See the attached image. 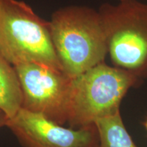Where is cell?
<instances>
[{"mask_svg":"<svg viewBox=\"0 0 147 147\" xmlns=\"http://www.w3.org/2000/svg\"><path fill=\"white\" fill-rule=\"evenodd\" d=\"M23 91L14 65L0 54V110L8 119L23 106Z\"/></svg>","mask_w":147,"mask_h":147,"instance_id":"52a82bcc","label":"cell"},{"mask_svg":"<svg viewBox=\"0 0 147 147\" xmlns=\"http://www.w3.org/2000/svg\"><path fill=\"white\" fill-rule=\"evenodd\" d=\"M113 65L141 80L147 78V3L123 0L99 9Z\"/></svg>","mask_w":147,"mask_h":147,"instance_id":"277c9868","label":"cell"},{"mask_svg":"<svg viewBox=\"0 0 147 147\" xmlns=\"http://www.w3.org/2000/svg\"><path fill=\"white\" fill-rule=\"evenodd\" d=\"M6 127L24 147H97L95 125L67 128L41 114L21 108Z\"/></svg>","mask_w":147,"mask_h":147,"instance_id":"8992f818","label":"cell"},{"mask_svg":"<svg viewBox=\"0 0 147 147\" xmlns=\"http://www.w3.org/2000/svg\"><path fill=\"white\" fill-rule=\"evenodd\" d=\"M14 67L23 91L22 108L61 125L67 123L71 78L62 71L40 63Z\"/></svg>","mask_w":147,"mask_h":147,"instance_id":"5b68a950","label":"cell"},{"mask_svg":"<svg viewBox=\"0 0 147 147\" xmlns=\"http://www.w3.org/2000/svg\"><path fill=\"white\" fill-rule=\"evenodd\" d=\"M140 81L105 62L71 78L67 123L74 129L94 125L99 119L119 113L123 98Z\"/></svg>","mask_w":147,"mask_h":147,"instance_id":"7a4b0ae2","label":"cell"},{"mask_svg":"<svg viewBox=\"0 0 147 147\" xmlns=\"http://www.w3.org/2000/svg\"><path fill=\"white\" fill-rule=\"evenodd\" d=\"M144 126H145V127H146V130H147V119H146V121H145V123H144Z\"/></svg>","mask_w":147,"mask_h":147,"instance_id":"30bf717a","label":"cell"},{"mask_svg":"<svg viewBox=\"0 0 147 147\" xmlns=\"http://www.w3.org/2000/svg\"><path fill=\"white\" fill-rule=\"evenodd\" d=\"M95 125L98 134L97 147H138L123 122L120 112L99 119Z\"/></svg>","mask_w":147,"mask_h":147,"instance_id":"ba28073f","label":"cell"},{"mask_svg":"<svg viewBox=\"0 0 147 147\" xmlns=\"http://www.w3.org/2000/svg\"><path fill=\"white\" fill-rule=\"evenodd\" d=\"M49 23L62 71L69 78L105 62L107 40L98 10L67 6L55 11Z\"/></svg>","mask_w":147,"mask_h":147,"instance_id":"6da1fadb","label":"cell"},{"mask_svg":"<svg viewBox=\"0 0 147 147\" xmlns=\"http://www.w3.org/2000/svg\"><path fill=\"white\" fill-rule=\"evenodd\" d=\"M0 54L14 66L36 63L62 71L49 22L23 1L0 0Z\"/></svg>","mask_w":147,"mask_h":147,"instance_id":"3957f363","label":"cell"},{"mask_svg":"<svg viewBox=\"0 0 147 147\" xmlns=\"http://www.w3.org/2000/svg\"><path fill=\"white\" fill-rule=\"evenodd\" d=\"M7 121H8V117L3 111L0 110V128L6 125Z\"/></svg>","mask_w":147,"mask_h":147,"instance_id":"9c48e42d","label":"cell"},{"mask_svg":"<svg viewBox=\"0 0 147 147\" xmlns=\"http://www.w3.org/2000/svg\"><path fill=\"white\" fill-rule=\"evenodd\" d=\"M119 1H123V0H119Z\"/></svg>","mask_w":147,"mask_h":147,"instance_id":"8fae6325","label":"cell"}]
</instances>
